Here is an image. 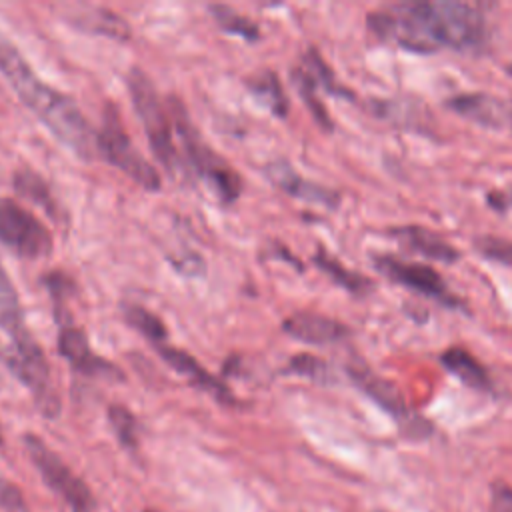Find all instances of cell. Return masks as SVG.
Listing matches in <instances>:
<instances>
[{
  "instance_id": "obj_1",
  "label": "cell",
  "mask_w": 512,
  "mask_h": 512,
  "mask_svg": "<svg viewBox=\"0 0 512 512\" xmlns=\"http://www.w3.org/2000/svg\"><path fill=\"white\" fill-rule=\"evenodd\" d=\"M366 22L380 38L416 52H430L440 44L472 50L488 36L480 8L452 0L398 4L368 14Z\"/></svg>"
},
{
  "instance_id": "obj_2",
  "label": "cell",
  "mask_w": 512,
  "mask_h": 512,
  "mask_svg": "<svg viewBox=\"0 0 512 512\" xmlns=\"http://www.w3.org/2000/svg\"><path fill=\"white\" fill-rule=\"evenodd\" d=\"M0 72L18 98L50 128V132L74 154L90 160L96 154V134L76 102L42 82L20 52L0 38Z\"/></svg>"
},
{
  "instance_id": "obj_3",
  "label": "cell",
  "mask_w": 512,
  "mask_h": 512,
  "mask_svg": "<svg viewBox=\"0 0 512 512\" xmlns=\"http://www.w3.org/2000/svg\"><path fill=\"white\" fill-rule=\"evenodd\" d=\"M168 104L172 106L170 112L174 118V126L184 144L186 168L196 172V176L202 178L214 190L220 202L224 204L234 202L242 192L240 174L200 138V134L190 124L184 108L176 100H170Z\"/></svg>"
},
{
  "instance_id": "obj_4",
  "label": "cell",
  "mask_w": 512,
  "mask_h": 512,
  "mask_svg": "<svg viewBox=\"0 0 512 512\" xmlns=\"http://www.w3.org/2000/svg\"><path fill=\"white\" fill-rule=\"evenodd\" d=\"M128 90L132 96V104L144 126V132L150 140L152 152L170 172H176L182 166V156L172 136L170 104L162 102L158 90L140 68L130 70Z\"/></svg>"
},
{
  "instance_id": "obj_5",
  "label": "cell",
  "mask_w": 512,
  "mask_h": 512,
  "mask_svg": "<svg viewBox=\"0 0 512 512\" xmlns=\"http://www.w3.org/2000/svg\"><path fill=\"white\" fill-rule=\"evenodd\" d=\"M4 362L8 370L30 390L38 410L46 418H56L60 412V400L50 374V364L30 332L8 342Z\"/></svg>"
},
{
  "instance_id": "obj_6",
  "label": "cell",
  "mask_w": 512,
  "mask_h": 512,
  "mask_svg": "<svg viewBox=\"0 0 512 512\" xmlns=\"http://www.w3.org/2000/svg\"><path fill=\"white\" fill-rule=\"evenodd\" d=\"M24 448L40 472L42 480L68 504L72 512H92L94 496L90 488L66 466V462L52 452L42 438L34 434L24 436Z\"/></svg>"
},
{
  "instance_id": "obj_7",
  "label": "cell",
  "mask_w": 512,
  "mask_h": 512,
  "mask_svg": "<svg viewBox=\"0 0 512 512\" xmlns=\"http://www.w3.org/2000/svg\"><path fill=\"white\" fill-rule=\"evenodd\" d=\"M0 244L22 258H44L52 250L48 228L14 200L0 198Z\"/></svg>"
},
{
  "instance_id": "obj_8",
  "label": "cell",
  "mask_w": 512,
  "mask_h": 512,
  "mask_svg": "<svg viewBox=\"0 0 512 512\" xmlns=\"http://www.w3.org/2000/svg\"><path fill=\"white\" fill-rule=\"evenodd\" d=\"M96 152L104 156V160L124 174H128L134 182H138L146 190L160 188V176L156 168L132 146L128 134L114 114H108L102 130L96 132Z\"/></svg>"
},
{
  "instance_id": "obj_9",
  "label": "cell",
  "mask_w": 512,
  "mask_h": 512,
  "mask_svg": "<svg viewBox=\"0 0 512 512\" xmlns=\"http://www.w3.org/2000/svg\"><path fill=\"white\" fill-rule=\"evenodd\" d=\"M58 350L66 358V362L76 372H80L84 376H96V378H106V380H122L124 378V374L120 372L118 366H114L112 362H108L106 358L98 356L92 350L84 330L74 326L72 322L60 326Z\"/></svg>"
},
{
  "instance_id": "obj_10",
  "label": "cell",
  "mask_w": 512,
  "mask_h": 512,
  "mask_svg": "<svg viewBox=\"0 0 512 512\" xmlns=\"http://www.w3.org/2000/svg\"><path fill=\"white\" fill-rule=\"evenodd\" d=\"M376 268L392 278L394 282L408 286L410 290H416L428 298L440 300L446 306H454V298L448 292V286L440 278V274L424 264H414V262H404L392 256H376L374 258Z\"/></svg>"
},
{
  "instance_id": "obj_11",
  "label": "cell",
  "mask_w": 512,
  "mask_h": 512,
  "mask_svg": "<svg viewBox=\"0 0 512 512\" xmlns=\"http://www.w3.org/2000/svg\"><path fill=\"white\" fill-rule=\"evenodd\" d=\"M348 372H350L352 380L356 382V386H360V388H362L374 402H378L390 416H394V418H396L398 422H402V424L412 426V428L418 432V428H416V424H414V422H418V418L412 416L410 408L406 406V400H404L402 392H400L390 380H386V378L374 374V372H372L370 368H366V366H350Z\"/></svg>"
},
{
  "instance_id": "obj_12",
  "label": "cell",
  "mask_w": 512,
  "mask_h": 512,
  "mask_svg": "<svg viewBox=\"0 0 512 512\" xmlns=\"http://www.w3.org/2000/svg\"><path fill=\"white\" fill-rule=\"evenodd\" d=\"M156 350L176 372L186 376L190 380V384H194L200 390L208 392L220 404H228V406L236 404V396L216 376H212L194 356H190L184 350H178V348H172V346H164V344L156 346Z\"/></svg>"
},
{
  "instance_id": "obj_13",
  "label": "cell",
  "mask_w": 512,
  "mask_h": 512,
  "mask_svg": "<svg viewBox=\"0 0 512 512\" xmlns=\"http://www.w3.org/2000/svg\"><path fill=\"white\" fill-rule=\"evenodd\" d=\"M448 106L460 116L484 126L512 128V100H504L490 94H460L448 102Z\"/></svg>"
},
{
  "instance_id": "obj_14",
  "label": "cell",
  "mask_w": 512,
  "mask_h": 512,
  "mask_svg": "<svg viewBox=\"0 0 512 512\" xmlns=\"http://www.w3.org/2000/svg\"><path fill=\"white\" fill-rule=\"evenodd\" d=\"M266 176L286 194L296 196L300 200L306 202H314V204H324V206H336L338 204V194L316 184L310 182L306 178H302L286 160H274L266 166Z\"/></svg>"
},
{
  "instance_id": "obj_15",
  "label": "cell",
  "mask_w": 512,
  "mask_h": 512,
  "mask_svg": "<svg viewBox=\"0 0 512 512\" xmlns=\"http://www.w3.org/2000/svg\"><path fill=\"white\" fill-rule=\"evenodd\" d=\"M282 328L292 338L308 344H332L348 336V328L342 322L316 312H296L284 320Z\"/></svg>"
},
{
  "instance_id": "obj_16",
  "label": "cell",
  "mask_w": 512,
  "mask_h": 512,
  "mask_svg": "<svg viewBox=\"0 0 512 512\" xmlns=\"http://www.w3.org/2000/svg\"><path fill=\"white\" fill-rule=\"evenodd\" d=\"M392 232L398 236V240L402 244H406L410 250L426 256V258H434V260H440V262L458 260V250L428 228L402 226V228H396Z\"/></svg>"
},
{
  "instance_id": "obj_17",
  "label": "cell",
  "mask_w": 512,
  "mask_h": 512,
  "mask_svg": "<svg viewBox=\"0 0 512 512\" xmlns=\"http://www.w3.org/2000/svg\"><path fill=\"white\" fill-rule=\"evenodd\" d=\"M442 364L446 366L448 372L458 376L464 384L476 388V390H490L492 380L486 372V368L466 350L460 348H450L442 354Z\"/></svg>"
},
{
  "instance_id": "obj_18",
  "label": "cell",
  "mask_w": 512,
  "mask_h": 512,
  "mask_svg": "<svg viewBox=\"0 0 512 512\" xmlns=\"http://www.w3.org/2000/svg\"><path fill=\"white\" fill-rule=\"evenodd\" d=\"M0 330L8 334V338H18L28 332L24 324V314L20 308V300L16 288L0 264Z\"/></svg>"
},
{
  "instance_id": "obj_19",
  "label": "cell",
  "mask_w": 512,
  "mask_h": 512,
  "mask_svg": "<svg viewBox=\"0 0 512 512\" xmlns=\"http://www.w3.org/2000/svg\"><path fill=\"white\" fill-rule=\"evenodd\" d=\"M250 90L254 92L256 98H260L276 116H286L288 112V98L280 86V80L274 72L266 70L258 74L256 78L248 80Z\"/></svg>"
},
{
  "instance_id": "obj_20",
  "label": "cell",
  "mask_w": 512,
  "mask_h": 512,
  "mask_svg": "<svg viewBox=\"0 0 512 512\" xmlns=\"http://www.w3.org/2000/svg\"><path fill=\"white\" fill-rule=\"evenodd\" d=\"M76 24L84 30L106 34V36H112L116 40H128L130 38L128 24L120 16H116L108 10H102V8L88 10L84 16H78Z\"/></svg>"
},
{
  "instance_id": "obj_21",
  "label": "cell",
  "mask_w": 512,
  "mask_h": 512,
  "mask_svg": "<svg viewBox=\"0 0 512 512\" xmlns=\"http://www.w3.org/2000/svg\"><path fill=\"white\" fill-rule=\"evenodd\" d=\"M210 14L212 18L216 20V24L230 32V34H236V36H242L244 40L248 42H256L260 38V30L256 26V22H252L250 18L242 16L240 12H236L234 8L230 6H224V4H212L210 6Z\"/></svg>"
},
{
  "instance_id": "obj_22",
  "label": "cell",
  "mask_w": 512,
  "mask_h": 512,
  "mask_svg": "<svg viewBox=\"0 0 512 512\" xmlns=\"http://www.w3.org/2000/svg\"><path fill=\"white\" fill-rule=\"evenodd\" d=\"M124 316L126 322L136 328L140 334H144L150 342H154L156 346H160L166 338H168V330L166 326L160 322V318L156 314H152L150 310H146L140 304H130L124 308Z\"/></svg>"
},
{
  "instance_id": "obj_23",
  "label": "cell",
  "mask_w": 512,
  "mask_h": 512,
  "mask_svg": "<svg viewBox=\"0 0 512 512\" xmlns=\"http://www.w3.org/2000/svg\"><path fill=\"white\" fill-rule=\"evenodd\" d=\"M14 186L20 196L44 206L54 216V208H52L54 202L50 198V192H48L44 180L38 174H34L32 170H26V168L18 170L14 176Z\"/></svg>"
},
{
  "instance_id": "obj_24",
  "label": "cell",
  "mask_w": 512,
  "mask_h": 512,
  "mask_svg": "<svg viewBox=\"0 0 512 512\" xmlns=\"http://www.w3.org/2000/svg\"><path fill=\"white\" fill-rule=\"evenodd\" d=\"M314 262H316L328 276H332L340 286H344V288L350 290V292H366L368 286H370V280H368V278H364V276H360V274H356V272L346 270L340 262H336L334 258H330V256L324 254V252H318V254L314 256Z\"/></svg>"
},
{
  "instance_id": "obj_25",
  "label": "cell",
  "mask_w": 512,
  "mask_h": 512,
  "mask_svg": "<svg viewBox=\"0 0 512 512\" xmlns=\"http://www.w3.org/2000/svg\"><path fill=\"white\" fill-rule=\"evenodd\" d=\"M108 420H110V426L116 432L118 440L124 446H128V448H136V444H138V422H136V416L126 406L112 404L108 408Z\"/></svg>"
},
{
  "instance_id": "obj_26",
  "label": "cell",
  "mask_w": 512,
  "mask_h": 512,
  "mask_svg": "<svg viewBox=\"0 0 512 512\" xmlns=\"http://www.w3.org/2000/svg\"><path fill=\"white\" fill-rule=\"evenodd\" d=\"M292 80H294V86L298 88L302 100L308 104L310 112L314 114V118L318 120V124H322L324 128H330L332 122L326 114V108L322 106V102L316 98V82L310 78V74L304 70V68H298L292 72Z\"/></svg>"
},
{
  "instance_id": "obj_27",
  "label": "cell",
  "mask_w": 512,
  "mask_h": 512,
  "mask_svg": "<svg viewBox=\"0 0 512 512\" xmlns=\"http://www.w3.org/2000/svg\"><path fill=\"white\" fill-rule=\"evenodd\" d=\"M286 372L300 374V376H308V378L318 380V382H328V380L332 378L328 364H326L324 360L316 358V356H310V354L294 356V358L288 362Z\"/></svg>"
},
{
  "instance_id": "obj_28",
  "label": "cell",
  "mask_w": 512,
  "mask_h": 512,
  "mask_svg": "<svg viewBox=\"0 0 512 512\" xmlns=\"http://www.w3.org/2000/svg\"><path fill=\"white\" fill-rule=\"evenodd\" d=\"M476 248H478V252L484 254V258L512 266V242L510 240L496 238V236H482L476 240Z\"/></svg>"
},
{
  "instance_id": "obj_29",
  "label": "cell",
  "mask_w": 512,
  "mask_h": 512,
  "mask_svg": "<svg viewBox=\"0 0 512 512\" xmlns=\"http://www.w3.org/2000/svg\"><path fill=\"white\" fill-rule=\"evenodd\" d=\"M490 510L492 512H512V488L504 484H494L490 490Z\"/></svg>"
},
{
  "instance_id": "obj_30",
  "label": "cell",
  "mask_w": 512,
  "mask_h": 512,
  "mask_svg": "<svg viewBox=\"0 0 512 512\" xmlns=\"http://www.w3.org/2000/svg\"><path fill=\"white\" fill-rule=\"evenodd\" d=\"M508 72H510V74H512V64H510V68H508Z\"/></svg>"
},
{
  "instance_id": "obj_31",
  "label": "cell",
  "mask_w": 512,
  "mask_h": 512,
  "mask_svg": "<svg viewBox=\"0 0 512 512\" xmlns=\"http://www.w3.org/2000/svg\"><path fill=\"white\" fill-rule=\"evenodd\" d=\"M0 442H2V432H0Z\"/></svg>"
}]
</instances>
